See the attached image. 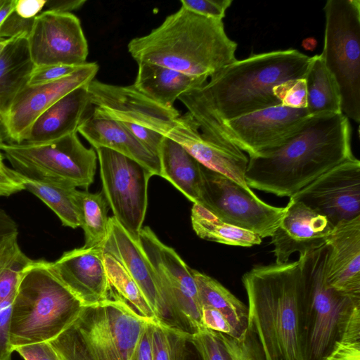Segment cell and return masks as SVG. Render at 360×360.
I'll return each mask as SVG.
<instances>
[{"label":"cell","instance_id":"obj_1","mask_svg":"<svg viewBox=\"0 0 360 360\" xmlns=\"http://www.w3.org/2000/svg\"><path fill=\"white\" fill-rule=\"evenodd\" d=\"M311 60L312 56L295 49L252 54L226 65L178 99L200 130L209 131L225 121L281 104L278 86L304 79Z\"/></svg>","mask_w":360,"mask_h":360},{"label":"cell","instance_id":"obj_2","mask_svg":"<svg viewBox=\"0 0 360 360\" xmlns=\"http://www.w3.org/2000/svg\"><path fill=\"white\" fill-rule=\"evenodd\" d=\"M352 127L342 113L311 116L281 146L249 158L251 188L278 197L294 195L319 176L352 158Z\"/></svg>","mask_w":360,"mask_h":360},{"label":"cell","instance_id":"obj_3","mask_svg":"<svg viewBox=\"0 0 360 360\" xmlns=\"http://www.w3.org/2000/svg\"><path fill=\"white\" fill-rule=\"evenodd\" d=\"M242 282L248 300V326L265 360H304L299 259L254 266Z\"/></svg>","mask_w":360,"mask_h":360},{"label":"cell","instance_id":"obj_4","mask_svg":"<svg viewBox=\"0 0 360 360\" xmlns=\"http://www.w3.org/2000/svg\"><path fill=\"white\" fill-rule=\"evenodd\" d=\"M238 44L223 20L183 6L146 35L133 38L127 49L137 63H149L187 75L210 77L235 62Z\"/></svg>","mask_w":360,"mask_h":360},{"label":"cell","instance_id":"obj_5","mask_svg":"<svg viewBox=\"0 0 360 360\" xmlns=\"http://www.w3.org/2000/svg\"><path fill=\"white\" fill-rule=\"evenodd\" d=\"M84 306L75 320L49 341L59 360H131L147 323L118 295Z\"/></svg>","mask_w":360,"mask_h":360},{"label":"cell","instance_id":"obj_6","mask_svg":"<svg viewBox=\"0 0 360 360\" xmlns=\"http://www.w3.org/2000/svg\"><path fill=\"white\" fill-rule=\"evenodd\" d=\"M83 307L55 274L51 262L32 260L23 271L13 302V350L53 340L75 320Z\"/></svg>","mask_w":360,"mask_h":360},{"label":"cell","instance_id":"obj_7","mask_svg":"<svg viewBox=\"0 0 360 360\" xmlns=\"http://www.w3.org/2000/svg\"><path fill=\"white\" fill-rule=\"evenodd\" d=\"M324 245L300 254L304 360H323L340 339L360 300L327 284Z\"/></svg>","mask_w":360,"mask_h":360},{"label":"cell","instance_id":"obj_8","mask_svg":"<svg viewBox=\"0 0 360 360\" xmlns=\"http://www.w3.org/2000/svg\"><path fill=\"white\" fill-rule=\"evenodd\" d=\"M321 58L335 79L342 112L360 122V1L328 0Z\"/></svg>","mask_w":360,"mask_h":360},{"label":"cell","instance_id":"obj_9","mask_svg":"<svg viewBox=\"0 0 360 360\" xmlns=\"http://www.w3.org/2000/svg\"><path fill=\"white\" fill-rule=\"evenodd\" d=\"M0 150L13 170L29 179L86 188L94 180L96 152L77 133L46 143H4Z\"/></svg>","mask_w":360,"mask_h":360},{"label":"cell","instance_id":"obj_10","mask_svg":"<svg viewBox=\"0 0 360 360\" xmlns=\"http://www.w3.org/2000/svg\"><path fill=\"white\" fill-rule=\"evenodd\" d=\"M199 205L222 221L257 234L271 237L286 212L271 205L232 179L201 165Z\"/></svg>","mask_w":360,"mask_h":360},{"label":"cell","instance_id":"obj_11","mask_svg":"<svg viewBox=\"0 0 360 360\" xmlns=\"http://www.w3.org/2000/svg\"><path fill=\"white\" fill-rule=\"evenodd\" d=\"M139 245L156 274L176 327L191 333L203 327L202 307L191 269L148 226L140 232Z\"/></svg>","mask_w":360,"mask_h":360},{"label":"cell","instance_id":"obj_12","mask_svg":"<svg viewBox=\"0 0 360 360\" xmlns=\"http://www.w3.org/2000/svg\"><path fill=\"white\" fill-rule=\"evenodd\" d=\"M102 192L113 217L139 244L147 205L148 185L153 174L135 160L105 148L95 149Z\"/></svg>","mask_w":360,"mask_h":360},{"label":"cell","instance_id":"obj_13","mask_svg":"<svg viewBox=\"0 0 360 360\" xmlns=\"http://www.w3.org/2000/svg\"><path fill=\"white\" fill-rule=\"evenodd\" d=\"M310 117L307 108L279 104L225 121L213 130L200 131L229 141L253 158L285 143Z\"/></svg>","mask_w":360,"mask_h":360},{"label":"cell","instance_id":"obj_14","mask_svg":"<svg viewBox=\"0 0 360 360\" xmlns=\"http://www.w3.org/2000/svg\"><path fill=\"white\" fill-rule=\"evenodd\" d=\"M27 42L35 66L86 63L87 41L79 19L71 13L43 11L34 18Z\"/></svg>","mask_w":360,"mask_h":360},{"label":"cell","instance_id":"obj_15","mask_svg":"<svg viewBox=\"0 0 360 360\" xmlns=\"http://www.w3.org/2000/svg\"><path fill=\"white\" fill-rule=\"evenodd\" d=\"M96 117L135 124L163 136L180 116L175 108H167L148 98L133 85L118 86L94 79L87 85Z\"/></svg>","mask_w":360,"mask_h":360},{"label":"cell","instance_id":"obj_16","mask_svg":"<svg viewBox=\"0 0 360 360\" xmlns=\"http://www.w3.org/2000/svg\"><path fill=\"white\" fill-rule=\"evenodd\" d=\"M290 198L335 226L360 216V161L355 156L323 173Z\"/></svg>","mask_w":360,"mask_h":360},{"label":"cell","instance_id":"obj_17","mask_svg":"<svg viewBox=\"0 0 360 360\" xmlns=\"http://www.w3.org/2000/svg\"><path fill=\"white\" fill-rule=\"evenodd\" d=\"M165 136L180 144L204 167L252 190L245 180L249 158L244 152L229 141L202 134L188 112L175 120Z\"/></svg>","mask_w":360,"mask_h":360},{"label":"cell","instance_id":"obj_18","mask_svg":"<svg viewBox=\"0 0 360 360\" xmlns=\"http://www.w3.org/2000/svg\"><path fill=\"white\" fill-rule=\"evenodd\" d=\"M98 69L96 63L86 62L59 80L27 86L17 96L6 114L10 143L25 142L32 125L41 114L68 93L88 84L94 79Z\"/></svg>","mask_w":360,"mask_h":360},{"label":"cell","instance_id":"obj_19","mask_svg":"<svg viewBox=\"0 0 360 360\" xmlns=\"http://www.w3.org/2000/svg\"><path fill=\"white\" fill-rule=\"evenodd\" d=\"M102 249L103 253L110 255L120 262L135 281L155 319L176 327L153 266L139 244L130 237L113 216L108 219V233Z\"/></svg>","mask_w":360,"mask_h":360},{"label":"cell","instance_id":"obj_20","mask_svg":"<svg viewBox=\"0 0 360 360\" xmlns=\"http://www.w3.org/2000/svg\"><path fill=\"white\" fill-rule=\"evenodd\" d=\"M51 265L59 280L84 306L110 298L112 288L101 247L83 246L65 252Z\"/></svg>","mask_w":360,"mask_h":360},{"label":"cell","instance_id":"obj_21","mask_svg":"<svg viewBox=\"0 0 360 360\" xmlns=\"http://www.w3.org/2000/svg\"><path fill=\"white\" fill-rule=\"evenodd\" d=\"M285 214L271 238L276 264H284L295 253L302 254L326 243L334 226L302 202L290 198Z\"/></svg>","mask_w":360,"mask_h":360},{"label":"cell","instance_id":"obj_22","mask_svg":"<svg viewBox=\"0 0 360 360\" xmlns=\"http://www.w3.org/2000/svg\"><path fill=\"white\" fill-rule=\"evenodd\" d=\"M326 244V279L329 287L360 300V216L334 226Z\"/></svg>","mask_w":360,"mask_h":360},{"label":"cell","instance_id":"obj_23","mask_svg":"<svg viewBox=\"0 0 360 360\" xmlns=\"http://www.w3.org/2000/svg\"><path fill=\"white\" fill-rule=\"evenodd\" d=\"M87 85L68 93L41 114L23 143H46L77 133L78 127L94 110Z\"/></svg>","mask_w":360,"mask_h":360},{"label":"cell","instance_id":"obj_24","mask_svg":"<svg viewBox=\"0 0 360 360\" xmlns=\"http://www.w3.org/2000/svg\"><path fill=\"white\" fill-rule=\"evenodd\" d=\"M79 132L95 149L105 148L124 155L160 176L158 157L150 153L120 122L92 114L78 127Z\"/></svg>","mask_w":360,"mask_h":360},{"label":"cell","instance_id":"obj_25","mask_svg":"<svg viewBox=\"0 0 360 360\" xmlns=\"http://www.w3.org/2000/svg\"><path fill=\"white\" fill-rule=\"evenodd\" d=\"M138 72L132 84L139 92L167 108H173L183 94L203 85L207 78L187 75L161 65L138 63Z\"/></svg>","mask_w":360,"mask_h":360},{"label":"cell","instance_id":"obj_26","mask_svg":"<svg viewBox=\"0 0 360 360\" xmlns=\"http://www.w3.org/2000/svg\"><path fill=\"white\" fill-rule=\"evenodd\" d=\"M34 66L27 36L13 37L0 54V111L6 117L17 96L27 86Z\"/></svg>","mask_w":360,"mask_h":360},{"label":"cell","instance_id":"obj_27","mask_svg":"<svg viewBox=\"0 0 360 360\" xmlns=\"http://www.w3.org/2000/svg\"><path fill=\"white\" fill-rule=\"evenodd\" d=\"M160 176L170 182L193 204H199L201 164L184 148L165 137L158 154Z\"/></svg>","mask_w":360,"mask_h":360},{"label":"cell","instance_id":"obj_28","mask_svg":"<svg viewBox=\"0 0 360 360\" xmlns=\"http://www.w3.org/2000/svg\"><path fill=\"white\" fill-rule=\"evenodd\" d=\"M191 271L201 307L221 312L242 337L248 326V307L214 278L196 270Z\"/></svg>","mask_w":360,"mask_h":360},{"label":"cell","instance_id":"obj_29","mask_svg":"<svg viewBox=\"0 0 360 360\" xmlns=\"http://www.w3.org/2000/svg\"><path fill=\"white\" fill-rule=\"evenodd\" d=\"M304 79L307 109L311 116L342 113L338 86L320 54L312 56Z\"/></svg>","mask_w":360,"mask_h":360},{"label":"cell","instance_id":"obj_30","mask_svg":"<svg viewBox=\"0 0 360 360\" xmlns=\"http://www.w3.org/2000/svg\"><path fill=\"white\" fill-rule=\"evenodd\" d=\"M17 174L25 190L29 191L43 201L58 216L63 226L72 229L80 227L77 206L79 190L77 188L32 179Z\"/></svg>","mask_w":360,"mask_h":360},{"label":"cell","instance_id":"obj_31","mask_svg":"<svg viewBox=\"0 0 360 360\" xmlns=\"http://www.w3.org/2000/svg\"><path fill=\"white\" fill-rule=\"evenodd\" d=\"M191 219L193 229L200 238L240 247H252L262 243V238L257 234L222 221L198 204L192 207Z\"/></svg>","mask_w":360,"mask_h":360},{"label":"cell","instance_id":"obj_32","mask_svg":"<svg viewBox=\"0 0 360 360\" xmlns=\"http://www.w3.org/2000/svg\"><path fill=\"white\" fill-rule=\"evenodd\" d=\"M77 206L80 227L82 228L84 247H101L106 238L108 228V203L102 191L92 193L78 191Z\"/></svg>","mask_w":360,"mask_h":360},{"label":"cell","instance_id":"obj_33","mask_svg":"<svg viewBox=\"0 0 360 360\" xmlns=\"http://www.w3.org/2000/svg\"><path fill=\"white\" fill-rule=\"evenodd\" d=\"M103 259L111 288L115 289L118 295L131 304L139 315L155 319L140 288L122 264L108 254L103 253Z\"/></svg>","mask_w":360,"mask_h":360},{"label":"cell","instance_id":"obj_34","mask_svg":"<svg viewBox=\"0 0 360 360\" xmlns=\"http://www.w3.org/2000/svg\"><path fill=\"white\" fill-rule=\"evenodd\" d=\"M191 333L154 320L152 325L153 360H184Z\"/></svg>","mask_w":360,"mask_h":360},{"label":"cell","instance_id":"obj_35","mask_svg":"<svg viewBox=\"0 0 360 360\" xmlns=\"http://www.w3.org/2000/svg\"><path fill=\"white\" fill-rule=\"evenodd\" d=\"M323 360H360V305L354 309L341 337Z\"/></svg>","mask_w":360,"mask_h":360},{"label":"cell","instance_id":"obj_36","mask_svg":"<svg viewBox=\"0 0 360 360\" xmlns=\"http://www.w3.org/2000/svg\"><path fill=\"white\" fill-rule=\"evenodd\" d=\"M224 351L226 360H265L259 340L248 326L243 335L233 338L217 332Z\"/></svg>","mask_w":360,"mask_h":360},{"label":"cell","instance_id":"obj_37","mask_svg":"<svg viewBox=\"0 0 360 360\" xmlns=\"http://www.w3.org/2000/svg\"><path fill=\"white\" fill-rule=\"evenodd\" d=\"M32 262L20 250L6 265L0 274V304L16 292L23 271Z\"/></svg>","mask_w":360,"mask_h":360},{"label":"cell","instance_id":"obj_38","mask_svg":"<svg viewBox=\"0 0 360 360\" xmlns=\"http://www.w3.org/2000/svg\"><path fill=\"white\" fill-rule=\"evenodd\" d=\"M190 342L201 360H226L224 349L215 331L201 327L191 333Z\"/></svg>","mask_w":360,"mask_h":360},{"label":"cell","instance_id":"obj_39","mask_svg":"<svg viewBox=\"0 0 360 360\" xmlns=\"http://www.w3.org/2000/svg\"><path fill=\"white\" fill-rule=\"evenodd\" d=\"M232 0H181V6L200 15L214 20H221Z\"/></svg>","mask_w":360,"mask_h":360},{"label":"cell","instance_id":"obj_40","mask_svg":"<svg viewBox=\"0 0 360 360\" xmlns=\"http://www.w3.org/2000/svg\"><path fill=\"white\" fill-rule=\"evenodd\" d=\"M282 105L291 108H307V90L304 79L287 82L276 91Z\"/></svg>","mask_w":360,"mask_h":360},{"label":"cell","instance_id":"obj_41","mask_svg":"<svg viewBox=\"0 0 360 360\" xmlns=\"http://www.w3.org/2000/svg\"><path fill=\"white\" fill-rule=\"evenodd\" d=\"M80 66L68 65L34 66L30 75L27 86L42 85L56 82L69 76Z\"/></svg>","mask_w":360,"mask_h":360},{"label":"cell","instance_id":"obj_42","mask_svg":"<svg viewBox=\"0 0 360 360\" xmlns=\"http://www.w3.org/2000/svg\"><path fill=\"white\" fill-rule=\"evenodd\" d=\"M15 293L0 304V360H11L13 352L11 342V318Z\"/></svg>","mask_w":360,"mask_h":360},{"label":"cell","instance_id":"obj_43","mask_svg":"<svg viewBox=\"0 0 360 360\" xmlns=\"http://www.w3.org/2000/svg\"><path fill=\"white\" fill-rule=\"evenodd\" d=\"M201 321L203 327L213 331L236 339L241 338L230 321L221 312L213 308L202 307Z\"/></svg>","mask_w":360,"mask_h":360},{"label":"cell","instance_id":"obj_44","mask_svg":"<svg viewBox=\"0 0 360 360\" xmlns=\"http://www.w3.org/2000/svg\"><path fill=\"white\" fill-rule=\"evenodd\" d=\"M120 122L150 153L158 158L159 151L165 137V136L135 124Z\"/></svg>","mask_w":360,"mask_h":360},{"label":"cell","instance_id":"obj_45","mask_svg":"<svg viewBox=\"0 0 360 360\" xmlns=\"http://www.w3.org/2000/svg\"><path fill=\"white\" fill-rule=\"evenodd\" d=\"M34 18L25 19L18 16L13 11L0 27V39H10L21 34L28 37Z\"/></svg>","mask_w":360,"mask_h":360},{"label":"cell","instance_id":"obj_46","mask_svg":"<svg viewBox=\"0 0 360 360\" xmlns=\"http://www.w3.org/2000/svg\"><path fill=\"white\" fill-rule=\"evenodd\" d=\"M25 360H59L49 342L24 345L13 348Z\"/></svg>","mask_w":360,"mask_h":360},{"label":"cell","instance_id":"obj_47","mask_svg":"<svg viewBox=\"0 0 360 360\" xmlns=\"http://www.w3.org/2000/svg\"><path fill=\"white\" fill-rule=\"evenodd\" d=\"M25 190L17 172L0 163V196H9Z\"/></svg>","mask_w":360,"mask_h":360},{"label":"cell","instance_id":"obj_48","mask_svg":"<svg viewBox=\"0 0 360 360\" xmlns=\"http://www.w3.org/2000/svg\"><path fill=\"white\" fill-rule=\"evenodd\" d=\"M155 319H150L146 325L131 360H153L152 325Z\"/></svg>","mask_w":360,"mask_h":360},{"label":"cell","instance_id":"obj_49","mask_svg":"<svg viewBox=\"0 0 360 360\" xmlns=\"http://www.w3.org/2000/svg\"><path fill=\"white\" fill-rule=\"evenodd\" d=\"M47 0H16L14 11L25 19L34 18L41 13Z\"/></svg>","mask_w":360,"mask_h":360},{"label":"cell","instance_id":"obj_50","mask_svg":"<svg viewBox=\"0 0 360 360\" xmlns=\"http://www.w3.org/2000/svg\"><path fill=\"white\" fill-rule=\"evenodd\" d=\"M20 250L18 242V235L6 239L0 244V274Z\"/></svg>","mask_w":360,"mask_h":360},{"label":"cell","instance_id":"obj_51","mask_svg":"<svg viewBox=\"0 0 360 360\" xmlns=\"http://www.w3.org/2000/svg\"><path fill=\"white\" fill-rule=\"evenodd\" d=\"M86 3L85 0H47L45 11L70 13L82 7Z\"/></svg>","mask_w":360,"mask_h":360},{"label":"cell","instance_id":"obj_52","mask_svg":"<svg viewBox=\"0 0 360 360\" xmlns=\"http://www.w3.org/2000/svg\"><path fill=\"white\" fill-rule=\"evenodd\" d=\"M15 235H18L17 223L5 210L0 209V244Z\"/></svg>","mask_w":360,"mask_h":360},{"label":"cell","instance_id":"obj_53","mask_svg":"<svg viewBox=\"0 0 360 360\" xmlns=\"http://www.w3.org/2000/svg\"><path fill=\"white\" fill-rule=\"evenodd\" d=\"M16 0H5L0 7V27L6 18L14 11Z\"/></svg>","mask_w":360,"mask_h":360},{"label":"cell","instance_id":"obj_54","mask_svg":"<svg viewBox=\"0 0 360 360\" xmlns=\"http://www.w3.org/2000/svg\"><path fill=\"white\" fill-rule=\"evenodd\" d=\"M7 143H10V139L6 123V117L0 111V146Z\"/></svg>","mask_w":360,"mask_h":360},{"label":"cell","instance_id":"obj_55","mask_svg":"<svg viewBox=\"0 0 360 360\" xmlns=\"http://www.w3.org/2000/svg\"><path fill=\"white\" fill-rule=\"evenodd\" d=\"M11 39L12 38L0 39V54L1 53L4 48L6 46V45L8 44V42L11 40Z\"/></svg>","mask_w":360,"mask_h":360},{"label":"cell","instance_id":"obj_56","mask_svg":"<svg viewBox=\"0 0 360 360\" xmlns=\"http://www.w3.org/2000/svg\"><path fill=\"white\" fill-rule=\"evenodd\" d=\"M3 162V154L0 150V163Z\"/></svg>","mask_w":360,"mask_h":360},{"label":"cell","instance_id":"obj_57","mask_svg":"<svg viewBox=\"0 0 360 360\" xmlns=\"http://www.w3.org/2000/svg\"><path fill=\"white\" fill-rule=\"evenodd\" d=\"M5 0H0V7L4 4Z\"/></svg>","mask_w":360,"mask_h":360}]
</instances>
